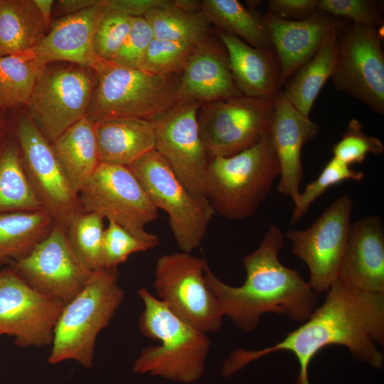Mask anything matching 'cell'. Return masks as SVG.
Segmentation results:
<instances>
[{
	"label": "cell",
	"instance_id": "bcb514c9",
	"mask_svg": "<svg viewBox=\"0 0 384 384\" xmlns=\"http://www.w3.org/2000/svg\"><path fill=\"white\" fill-rule=\"evenodd\" d=\"M1 265V263H0V265Z\"/></svg>",
	"mask_w": 384,
	"mask_h": 384
},
{
	"label": "cell",
	"instance_id": "ac0fdd59",
	"mask_svg": "<svg viewBox=\"0 0 384 384\" xmlns=\"http://www.w3.org/2000/svg\"><path fill=\"white\" fill-rule=\"evenodd\" d=\"M274 113L270 137L279 164L277 189L294 201L303 177L302 148L320 127L299 111L280 90L273 99Z\"/></svg>",
	"mask_w": 384,
	"mask_h": 384
},
{
	"label": "cell",
	"instance_id": "6da1fadb",
	"mask_svg": "<svg viewBox=\"0 0 384 384\" xmlns=\"http://www.w3.org/2000/svg\"><path fill=\"white\" fill-rule=\"evenodd\" d=\"M324 303L305 322L279 342L260 350L238 348L224 361L221 374L228 377L250 363L277 351L292 353L299 365L296 384H310L311 361L331 345L348 348L357 360L374 368L383 365L384 294L351 288L337 279Z\"/></svg>",
	"mask_w": 384,
	"mask_h": 384
},
{
	"label": "cell",
	"instance_id": "83f0119b",
	"mask_svg": "<svg viewBox=\"0 0 384 384\" xmlns=\"http://www.w3.org/2000/svg\"><path fill=\"white\" fill-rule=\"evenodd\" d=\"M341 31L330 36L316 53L284 83L283 92L287 99L307 117L323 86L334 72L338 36Z\"/></svg>",
	"mask_w": 384,
	"mask_h": 384
},
{
	"label": "cell",
	"instance_id": "5b68a950",
	"mask_svg": "<svg viewBox=\"0 0 384 384\" xmlns=\"http://www.w3.org/2000/svg\"><path fill=\"white\" fill-rule=\"evenodd\" d=\"M279 174L278 159L267 134L236 154L209 159L206 197L215 213L230 220H244L252 216L266 199Z\"/></svg>",
	"mask_w": 384,
	"mask_h": 384
},
{
	"label": "cell",
	"instance_id": "f546056e",
	"mask_svg": "<svg viewBox=\"0 0 384 384\" xmlns=\"http://www.w3.org/2000/svg\"><path fill=\"white\" fill-rule=\"evenodd\" d=\"M43 210L24 171L18 142L0 146V214Z\"/></svg>",
	"mask_w": 384,
	"mask_h": 384
},
{
	"label": "cell",
	"instance_id": "4dcf8cb0",
	"mask_svg": "<svg viewBox=\"0 0 384 384\" xmlns=\"http://www.w3.org/2000/svg\"><path fill=\"white\" fill-rule=\"evenodd\" d=\"M144 17L155 38L198 45L209 38V23L201 12H188L176 7L174 1L154 8Z\"/></svg>",
	"mask_w": 384,
	"mask_h": 384
},
{
	"label": "cell",
	"instance_id": "8fae6325",
	"mask_svg": "<svg viewBox=\"0 0 384 384\" xmlns=\"http://www.w3.org/2000/svg\"><path fill=\"white\" fill-rule=\"evenodd\" d=\"M273 100L240 95L203 103L197 119L209 159L228 157L257 143L269 134Z\"/></svg>",
	"mask_w": 384,
	"mask_h": 384
},
{
	"label": "cell",
	"instance_id": "d590c367",
	"mask_svg": "<svg viewBox=\"0 0 384 384\" xmlns=\"http://www.w3.org/2000/svg\"><path fill=\"white\" fill-rule=\"evenodd\" d=\"M158 245L140 239L117 223L108 220L102 242L104 267L117 268L132 254L153 249Z\"/></svg>",
	"mask_w": 384,
	"mask_h": 384
},
{
	"label": "cell",
	"instance_id": "7402d4cb",
	"mask_svg": "<svg viewBox=\"0 0 384 384\" xmlns=\"http://www.w3.org/2000/svg\"><path fill=\"white\" fill-rule=\"evenodd\" d=\"M363 292L384 294V229L378 215L351 223L338 279Z\"/></svg>",
	"mask_w": 384,
	"mask_h": 384
},
{
	"label": "cell",
	"instance_id": "9c48e42d",
	"mask_svg": "<svg viewBox=\"0 0 384 384\" xmlns=\"http://www.w3.org/2000/svg\"><path fill=\"white\" fill-rule=\"evenodd\" d=\"M207 265L192 253L166 254L156 260L154 280L158 299L177 316L206 334L218 331L223 318L206 283Z\"/></svg>",
	"mask_w": 384,
	"mask_h": 384
},
{
	"label": "cell",
	"instance_id": "9a60e30c",
	"mask_svg": "<svg viewBox=\"0 0 384 384\" xmlns=\"http://www.w3.org/2000/svg\"><path fill=\"white\" fill-rule=\"evenodd\" d=\"M64 304L27 284L11 266L0 270V336L18 347L51 346Z\"/></svg>",
	"mask_w": 384,
	"mask_h": 384
},
{
	"label": "cell",
	"instance_id": "f35d334b",
	"mask_svg": "<svg viewBox=\"0 0 384 384\" xmlns=\"http://www.w3.org/2000/svg\"><path fill=\"white\" fill-rule=\"evenodd\" d=\"M318 10L334 18H343L377 28L383 25L380 4L371 0H319Z\"/></svg>",
	"mask_w": 384,
	"mask_h": 384
},
{
	"label": "cell",
	"instance_id": "4316f807",
	"mask_svg": "<svg viewBox=\"0 0 384 384\" xmlns=\"http://www.w3.org/2000/svg\"><path fill=\"white\" fill-rule=\"evenodd\" d=\"M55 224L44 210L0 214V263L26 257Z\"/></svg>",
	"mask_w": 384,
	"mask_h": 384
},
{
	"label": "cell",
	"instance_id": "277c9868",
	"mask_svg": "<svg viewBox=\"0 0 384 384\" xmlns=\"http://www.w3.org/2000/svg\"><path fill=\"white\" fill-rule=\"evenodd\" d=\"M124 297L117 268L93 272L83 289L63 306L54 329L48 363L74 361L91 368L97 338L110 324Z\"/></svg>",
	"mask_w": 384,
	"mask_h": 384
},
{
	"label": "cell",
	"instance_id": "603a6c76",
	"mask_svg": "<svg viewBox=\"0 0 384 384\" xmlns=\"http://www.w3.org/2000/svg\"><path fill=\"white\" fill-rule=\"evenodd\" d=\"M226 49L234 82L242 95L273 100L281 90V70L274 48H257L237 36L218 31Z\"/></svg>",
	"mask_w": 384,
	"mask_h": 384
},
{
	"label": "cell",
	"instance_id": "e0dca14e",
	"mask_svg": "<svg viewBox=\"0 0 384 384\" xmlns=\"http://www.w3.org/2000/svg\"><path fill=\"white\" fill-rule=\"evenodd\" d=\"M10 266L31 287L64 304L83 289L93 272L78 260L65 230L57 224L30 254Z\"/></svg>",
	"mask_w": 384,
	"mask_h": 384
},
{
	"label": "cell",
	"instance_id": "ab89813d",
	"mask_svg": "<svg viewBox=\"0 0 384 384\" xmlns=\"http://www.w3.org/2000/svg\"><path fill=\"white\" fill-rule=\"evenodd\" d=\"M154 38L149 23L144 17L134 18L124 43L110 62L129 68L140 69L146 50Z\"/></svg>",
	"mask_w": 384,
	"mask_h": 384
},
{
	"label": "cell",
	"instance_id": "d6986e66",
	"mask_svg": "<svg viewBox=\"0 0 384 384\" xmlns=\"http://www.w3.org/2000/svg\"><path fill=\"white\" fill-rule=\"evenodd\" d=\"M106 12L104 1L98 0L87 9L57 19L44 38L27 52L45 65L66 62L96 70L105 60L95 53L94 36Z\"/></svg>",
	"mask_w": 384,
	"mask_h": 384
},
{
	"label": "cell",
	"instance_id": "f6af8a7d",
	"mask_svg": "<svg viewBox=\"0 0 384 384\" xmlns=\"http://www.w3.org/2000/svg\"><path fill=\"white\" fill-rule=\"evenodd\" d=\"M4 122L0 120V137L4 134Z\"/></svg>",
	"mask_w": 384,
	"mask_h": 384
},
{
	"label": "cell",
	"instance_id": "cb8c5ba5",
	"mask_svg": "<svg viewBox=\"0 0 384 384\" xmlns=\"http://www.w3.org/2000/svg\"><path fill=\"white\" fill-rule=\"evenodd\" d=\"M100 163L128 166L155 149L151 120L119 118L94 122Z\"/></svg>",
	"mask_w": 384,
	"mask_h": 384
},
{
	"label": "cell",
	"instance_id": "30bf717a",
	"mask_svg": "<svg viewBox=\"0 0 384 384\" xmlns=\"http://www.w3.org/2000/svg\"><path fill=\"white\" fill-rule=\"evenodd\" d=\"M82 208L112 220L134 236L159 243L145 227L158 217L143 186L128 166L100 163L78 193Z\"/></svg>",
	"mask_w": 384,
	"mask_h": 384
},
{
	"label": "cell",
	"instance_id": "ba28073f",
	"mask_svg": "<svg viewBox=\"0 0 384 384\" xmlns=\"http://www.w3.org/2000/svg\"><path fill=\"white\" fill-rule=\"evenodd\" d=\"M96 79L95 70L88 66L66 62L45 65L26 106V114L51 144L87 117Z\"/></svg>",
	"mask_w": 384,
	"mask_h": 384
},
{
	"label": "cell",
	"instance_id": "484cf974",
	"mask_svg": "<svg viewBox=\"0 0 384 384\" xmlns=\"http://www.w3.org/2000/svg\"><path fill=\"white\" fill-rule=\"evenodd\" d=\"M48 30L33 0H0V56L30 50Z\"/></svg>",
	"mask_w": 384,
	"mask_h": 384
},
{
	"label": "cell",
	"instance_id": "836d02e7",
	"mask_svg": "<svg viewBox=\"0 0 384 384\" xmlns=\"http://www.w3.org/2000/svg\"><path fill=\"white\" fill-rule=\"evenodd\" d=\"M362 171H357L335 157L326 164L319 176L307 184L294 203L291 223H296L308 210L313 202L330 187L347 180L361 181Z\"/></svg>",
	"mask_w": 384,
	"mask_h": 384
},
{
	"label": "cell",
	"instance_id": "e575fe53",
	"mask_svg": "<svg viewBox=\"0 0 384 384\" xmlns=\"http://www.w3.org/2000/svg\"><path fill=\"white\" fill-rule=\"evenodd\" d=\"M196 46L154 38L146 50L140 69L165 75L181 74Z\"/></svg>",
	"mask_w": 384,
	"mask_h": 384
},
{
	"label": "cell",
	"instance_id": "f1b7e54d",
	"mask_svg": "<svg viewBox=\"0 0 384 384\" xmlns=\"http://www.w3.org/2000/svg\"><path fill=\"white\" fill-rule=\"evenodd\" d=\"M201 12L218 31L237 36L257 48H272L262 16L237 0L201 1Z\"/></svg>",
	"mask_w": 384,
	"mask_h": 384
},
{
	"label": "cell",
	"instance_id": "d6a6232c",
	"mask_svg": "<svg viewBox=\"0 0 384 384\" xmlns=\"http://www.w3.org/2000/svg\"><path fill=\"white\" fill-rule=\"evenodd\" d=\"M104 220L96 213L83 210L73 217L65 230L75 255L92 272L105 268L102 255Z\"/></svg>",
	"mask_w": 384,
	"mask_h": 384
},
{
	"label": "cell",
	"instance_id": "b9f144b4",
	"mask_svg": "<svg viewBox=\"0 0 384 384\" xmlns=\"http://www.w3.org/2000/svg\"><path fill=\"white\" fill-rule=\"evenodd\" d=\"M107 11L124 14L133 18L144 16L150 10L171 3L168 0H103Z\"/></svg>",
	"mask_w": 384,
	"mask_h": 384
},
{
	"label": "cell",
	"instance_id": "60d3db41",
	"mask_svg": "<svg viewBox=\"0 0 384 384\" xmlns=\"http://www.w3.org/2000/svg\"><path fill=\"white\" fill-rule=\"evenodd\" d=\"M319 0H270L269 14L287 20H303L316 14Z\"/></svg>",
	"mask_w": 384,
	"mask_h": 384
},
{
	"label": "cell",
	"instance_id": "7a4b0ae2",
	"mask_svg": "<svg viewBox=\"0 0 384 384\" xmlns=\"http://www.w3.org/2000/svg\"><path fill=\"white\" fill-rule=\"evenodd\" d=\"M284 240L282 230L270 225L259 247L243 257L246 278L240 286L225 284L208 265L206 268L207 285L223 316L245 332L254 331L266 313L303 322L316 309L319 294L297 270L287 267L279 259Z\"/></svg>",
	"mask_w": 384,
	"mask_h": 384
},
{
	"label": "cell",
	"instance_id": "7c38bea8",
	"mask_svg": "<svg viewBox=\"0 0 384 384\" xmlns=\"http://www.w3.org/2000/svg\"><path fill=\"white\" fill-rule=\"evenodd\" d=\"M16 137L31 188L43 210L66 230L73 217L83 210L53 144L26 113L17 121Z\"/></svg>",
	"mask_w": 384,
	"mask_h": 384
},
{
	"label": "cell",
	"instance_id": "44dd1931",
	"mask_svg": "<svg viewBox=\"0 0 384 384\" xmlns=\"http://www.w3.org/2000/svg\"><path fill=\"white\" fill-rule=\"evenodd\" d=\"M180 75L176 102L203 104L242 95L232 77L225 48L210 38L196 46Z\"/></svg>",
	"mask_w": 384,
	"mask_h": 384
},
{
	"label": "cell",
	"instance_id": "8d00e7d4",
	"mask_svg": "<svg viewBox=\"0 0 384 384\" xmlns=\"http://www.w3.org/2000/svg\"><path fill=\"white\" fill-rule=\"evenodd\" d=\"M384 151L382 141L373 136H367L362 125L352 119L341 139L334 146V157L348 166L362 163L367 154H380Z\"/></svg>",
	"mask_w": 384,
	"mask_h": 384
},
{
	"label": "cell",
	"instance_id": "8992f818",
	"mask_svg": "<svg viewBox=\"0 0 384 384\" xmlns=\"http://www.w3.org/2000/svg\"><path fill=\"white\" fill-rule=\"evenodd\" d=\"M95 72L87 115L93 122L119 118L151 120L176 103L178 80L174 75L124 68L107 60Z\"/></svg>",
	"mask_w": 384,
	"mask_h": 384
},
{
	"label": "cell",
	"instance_id": "4fadbf2b",
	"mask_svg": "<svg viewBox=\"0 0 384 384\" xmlns=\"http://www.w3.org/2000/svg\"><path fill=\"white\" fill-rule=\"evenodd\" d=\"M353 199L343 194L331 203L304 230L290 229L285 234L293 254L308 267L309 284L316 293H326L338 279L351 225Z\"/></svg>",
	"mask_w": 384,
	"mask_h": 384
},
{
	"label": "cell",
	"instance_id": "52a82bcc",
	"mask_svg": "<svg viewBox=\"0 0 384 384\" xmlns=\"http://www.w3.org/2000/svg\"><path fill=\"white\" fill-rule=\"evenodd\" d=\"M128 167L156 208L167 213L174 238L181 251L192 253L201 244L215 213L209 200L190 193L156 149Z\"/></svg>",
	"mask_w": 384,
	"mask_h": 384
},
{
	"label": "cell",
	"instance_id": "ffe728a7",
	"mask_svg": "<svg viewBox=\"0 0 384 384\" xmlns=\"http://www.w3.org/2000/svg\"><path fill=\"white\" fill-rule=\"evenodd\" d=\"M279 60L284 85L319 50L333 33L341 31L342 22L318 11L303 20H287L266 13L262 16Z\"/></svg>",
	"mask_w": 384,
	"mask_h": 384
},
{
	"label": "cell",
	"instance_id": "ee69618b",
	"mask_svg": "<svg viewBox=\"0 0 384 384\" xmlns=\"http://www.w3.org/2000/svg\"><path fill=\"white\" fill-rule=\"evenodd\" d=\"M33 2L38 8L46 24L50 28L51 25L52 11L55 5V1L53 0H33Z\"/></svg>",
	"mask_w": 384,
	"mask_h": 384
},
{
	"label": "cell",
	"instance_id": "7bdbcfd3",
	"mask_svg": "<svg viewBox=\"0 0 384 384\" xmlns=\"http://www.w3.org/2000/svg\"><path fill=\"white\" fill-rule=\"evenodd\" d=\"M97 1L98 0H60L55 1V4L57 14L63 17L87 9Z\"/></svg>",
	"mask_w": 384,
	"mask_h": 384
},
{
	"label": "cell",
	"instance_id": "2e32d148",
	"mask_svg": "<svg viewBox=\"0 0 384 384\" xmlns=\"http://www.w3.org/2000/svg\"><path fill=\"white\" fill-rule=\"evenodd\" d=\"M198 102H176L151 119L155 149L193 195L206 197L209 157L201 141L197 119Z\"/></svg>",
	"mask_w": 384,
	"mask_h": 384
},
{
	"label": "cell",
	"instance_id": "3957f363",
	"mask_svg": "<svg viewBox=\"0 0 384 384\" xmlns=\"http://www.w3.org/2000/svg\"><path fill=\"white\" fill-rule=\"evenodd\" d=\"M138 295L144 304L139 330L159 344L142 350L133 372L183 384L200 380L210 348L207 334L177 316L147 289L140 288Z\"/></svg>",
	"mask_w": 384,
	"mask_h": 384
},
{
	"label": "cell",
	"instance_id": "5bb4252c",
	"mask_svg": "<svg viewBox=\"0 0 384 384\" xmlns=\"http://www.w3.org/2000/svg\"><path fill=\"white\" fill-rule=\"evenodd\" d=\"M335 87L384 113V53L377 28L352 23L338 36Z\"/></svg>",
	"mask_w": 384,
	"mask_h": 384
},
{
	"label": "cell",
	"instance_id": "1f68e13d",
	"mask_svg": "<svg viewBox=\"0 0 384 384\" xmlns=\"http://www.w3.org/2000/svg\"><path fill=\"white\" fill-rule=\"evenodd\" d=\"M45 65L28 52L0 56V110L26 105Z\"/></svg>",
	"mask_w": 384,
	"mask_h": 384
},
{
	"label": "cell",
	"instance_id": "74e56055",
	"mask_svg": "<svg viewBox=\"0 0 384 384\" xmlns=\"http://www.w3.org/2000/svg\"><path fill=\"white\" fill-rule=\"evenodd\" d=\"M133 20V17L124 14L107 10L93 41L95 53L100 59L111 61L128 36Z\"/></svg>",
	"mask_w": 384,
	"mask_h": 384
},
{
	"label": "cell",
	"instance_id": "d4e9b609",
	"mask_svg": "<svg viewBox=\"0 0 384 384\" xmlns=\"http://www.w3.org/2000/svg\"><path fill=\"white\" fill-rule=\"evenodd\" d=\"M73 190L78 194L100 164L95 124L84 117L52 144Z\"/></svg>",
	"mask_w": 384,
	"mask_h": 384
}]
</instances>
